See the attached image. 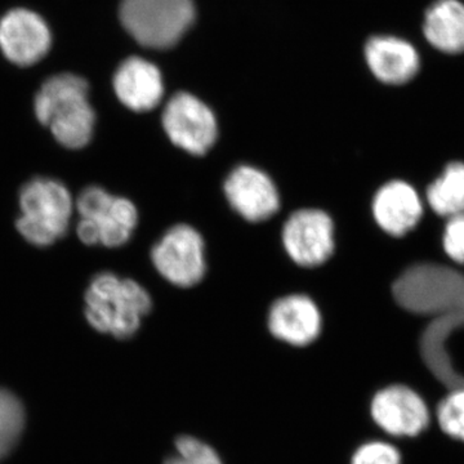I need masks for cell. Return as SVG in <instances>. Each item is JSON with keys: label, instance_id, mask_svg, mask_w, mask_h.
I'll return each instance as SVG.
<instances>
[{"label": "cell", "instance_id": "6da1fadb", "mask_svg": "<svg viewBox=\"0 0 464 464\" xmlns=\"http://www.w3.org/2000/svg\"><path fill=\"white\" fill-rule=\"evenodd\" d=\"M392 295L406 311L432 316L420 338L424 356L440 373L453 377L445 343L464 326V275L439 264L413 265L393 283Z\"/></svg>", "mask_w": 464, "mask_h": 464}, {"label": "cell", "instance_id": "7a4b0ae2", "mask_svg": "<svg viewBox=\"0 0 464 464\" xmlns=\"http://www.w3.org/2000/svg\"><path fill=\"white\" fill-rule=\"evenodd\" d=\"M88 92L83 78L65 72L52 76L36 94V118L51 128L65 148H84L93 136L96 115L88 101Z\"/></svg>", "mask_w": 464, "mask_h": 464}, {"label": "cell", "instance_id": "3957f363", "mask_svg": "<svg viewBox=\"0 0 464 464\" xmlns=\"http://www.w3.org/2000/svg\"><path fill=\"white\" fill-rule=\"evenodd\" d=\"M151 308V295L141 284L112 273L94 276L85 293L88 323L119 340L133 337Z\"/></svg>", "mask_w": 464, "mask_h": 464}, {"label": "cell", "instance_id": "277c9868", "mask_svg": "<svg viewBox=\"0 0 464 464\" xmlns=\"http://www.w3.org/2000/svg\"><path fill=\"white\" fill-rule=\"evenodd\" d=\"M20 207L17 230L34 246H51L66 234L72 199L63 183L51 179H32L21 188Z\"/></svg>", "mask_w": 464, "mask_h": 464}, {"label": "cell", "instance_id": "5b68a950", "mask_svg": "<svg viewBox=\"0 0 464 464\" xmlns=\"http://www.w3.org/2000/svg\"><path fill=\"white\" fill-rule=\"evenodd\" d=\"M195 18L192 0H123L121 20L140 44L169 48L179 43Z\"/></svg>", "mask_w": 464, "mask_h": 464}, {"label": "cell", "instance_id": "8992f818", "mask_svg": "<svg viewBox=\"0 0 464 464\" xmlns=\"http://www.w3.org/2000/svg\"><path fill=\"white\" fill-rule=\"evenodd\" d=\"M81 221L78 237L87 246L118 248L132 237L139 222V212L132 201L114 197L108 191L91 186L79 195Z\"/></svg>", "mask_w": 464, "mask_h": 464}, {"label": "cell", "instance_id": "52a82bcc", "mask_svg": "<svg viewBox=\"0 0 464 464\" xmlns=\"http://www.w3.org/2000/svg\"><path fill=\"white\" fill-rule=\"evenodd\" d=\"M151 261L168 283L191 288L206 276V243L192 226H172L152 248Z\"/></svg>", "mask_w": 464, "mask_h": 464}, {"label": "cell", "instance_id": "ba28073f", "mask_svg": "<svg viewBox=\"0 0 464 464\" xmlns=\"http://www.w3.org/2000/svg\"><path fill=\"white\" fill-rule=\"evenodd\" d=\"M282 237L286 255L301 267H319L334 253V222L316 208L292 213L284 224Z\"/></svg>", "mask_w": 464, "mask_h": 464}, {"label": "cell", "instance_id": "9c48e42d", "mask_svg": "<svg viewBox=\"0 0 464 464\" xmlns=\"http://www.w3.org/2000/svg\"><path fill=\"white\" fill-rule=\"evenodd\" d=\"M163 127L174 146L188 154L206 155L218 136L216 116L206 103L181 92L168 101Z\"/></svg>", "mask_w": 464, "mask_h": 464}, {"label": "cell", "instance_id": "30bf717a", "mask_svg": "<svg viewBox=\"0 0 464 464\" xmlns=\"http://www.w3.org/2000/svg\"><path fill=\"white\" fill-rule=\"evenodd\" d=\"M232 209L253 224L267 221L280 209V195L267 173L253 166L234 168L224 185Z\"/></svg>", "mask_w": 464, "mask_h": 464}, {"label": "cell", "instance_id": "8fae6325", "mask_svg": "<svg viewBox=\"0 0 464 464\" xmlns=\"http://www.w3.org/2000/svg\"><path fill=\"white\" fill-rule=\"evenodd\" d=\"M371 411L378 427L400 438L420 435L430 423V411L424 400L402 384L378 391L372 400Z\"/></svg>", "mask_w": 464, "mask_h": 464}, {"label": "cell", "instance_id": "7c38bea8", "mask_svg": "<svg viewBox=\"0 0 464 464\" xmlns=\"http://www.w3.org/2000/svg\"><path fill=\"white\" fill-rule=\"evenodd\" d=\"M50 27L35 12L14 9L0 20V48L11 63L32 66L50 51Z\"/></svg>", "mask_w": 464, "mask_h": 464}, {"label": "cell", "instance_id": "4fadbf2b", "mask_svg": "<svg viewBox=\"0 0 464 464\" xmlns=\"http://www.w3.org/2000/svg\"><path fill=\"white\" fill-rule=\"evenodd\" d=\"M267 324L268 331L276 340L304 347L319 338L323 317L313 298L289 295L274 302L268 311Z\"/></svg>", "mask_w": 464, "mask_h": 464}, {"label": "cell", "instance_id": "5bb4252c", "mask_svg": "<svg viewBox=\"0 0 464 464\" xmlns=\"http://www.w3.org/2000/svg\"><path fill=\"white\" fill-rule=\"evenodd\" d=\"M372 212L382 230L391 237H402L420 224L423 204L411 183L393 179L375 192Z\"/></svg>", "mask_w": 464, "mask_h": 464}, {"label": "cell", "instance_id": "9a60e30c", "mask_svg": "<svg viewBox=\"0 0 464 464\" xmlns=\"http://www.w3.org/2000/svg\"><path fill=\"white\" fill-rule=\"evenodd\" d=\"M369 69L382 83H408L420 69V57L411 43L392 35H378L365 45Z\"/></svg>", "mask_w": 464, "mask_h": 464}, {"label": "cell", "instance_id": "2e32d148", "mask_svg": "<svg viewBox=\"0 0 464 464\" xmlns=\"http://www.w3.org/2000/svg\"><path fill=\"white\" fill-rule=\"evenodd\" d=\"M116 96L133 111H149L163 97V79L157 66L142 58L125 60L114 78Z\"/></svg>", "mask_w": 464, "mask_h": 464}, {"label": "cell", "instance_id": "e0dca14e", "mask_svg": "<svg viewBox=\"0 0 464 464\" xmlns=\"http://www.w3.org/2000/svg\"><path fill=\"white\" fill-rule=\"evenodd\" d=\"M423 33L433 48L444 53L464 52V3L436 0L424 14Z\"/></svg>", "mask_w": 464, "mask_h": 464}, {"label": "cell", "instance_id": "ac0fdd59", "mask_svg": "<svg viewBox=\"0 0 464 464\" xmlns=\"http://www.w3.org/2000/svg\"><path fill=\"white\" fill-rule=\"evenodd\" d=\"M426 199L439 217L464 215V163L450 161L441 176L427 188Z\"/></svg>", "mask_w": 464, "mask_h": 464}, {"label": "cell", "instance_id": "d6986e66", "mask_svg": "<svg viewBox=\"0 0 464 464\" xmlns=\"http://www.w3.org/2000/svg\"><path fill=\"white\" fill-rule=\"evenodd\" d=\"M25 426V411L20 400L0 389V459L16 447Z\"/></svg>", "mask_w": 464, "mask_h": 464}, {"label": "cell", "instance_id": "ffe728a7", "mask_svg": "<svg viewBox=\"0 0 464 464\" xmlns=\"http://www.w3.org/2000/svg\"><path fill=\"white\" fill-rule=\"evenodd\" d=\"M438 422L444 433L464 442V389L454 391L440 402Z\"/></svg>", "mask_w": 464, "mask_h": 464}, {"label": "cell", "instance_id": "44dd1931", "mask_svg": "<svg viewBox=\"0 0 464 464\" xmlns=\"http://www.w3.org/2000/svg\"><path fill=\"white\" fill-rule=\"evenodd\" d=\"M177 456L164 464H222L217 451L206 442L192 436H181L176 441Z\"/></svg>", "mask_w": 464, "mask_h": 464}, {"label": "cell", "instance_id": "7402d4cb", "mask_svg": "<svg viewBox=\"0 0 464 464\" xmlns=\"http://www.w3.org/2000/svg\"><path fill=\"white\" fill-rule=\"evenodd\" d=\"M351 464H401V456L387 442L372 441L357 449Z\"/></svg>", "mask_w": 464, "mask_h": 464}, {"label": "cell", "instance_id": "603a6c76", "mask_svg": "<svg viewBox=\"0 0 464 464\" xmlns=\"http://www.w3.org/2000/svg\"><path fill=\"white\" fill-rule=\"evenodd\" d=\"M442 246L451 261L464 266V215L448 219L442 235Z\"/></svg>", "mask_w": 464, "mask_h": 464}]
</instances>
